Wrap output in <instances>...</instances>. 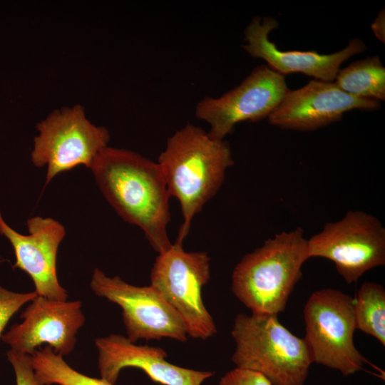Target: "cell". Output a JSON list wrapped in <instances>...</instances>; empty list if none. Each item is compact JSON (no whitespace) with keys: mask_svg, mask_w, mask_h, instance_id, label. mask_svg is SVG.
<instances>
[{"mask_svg":"<svg viewBox=\"0 0 385 385\" xmlns=\"http://www.w3.org/2000/svg\"><path fill=\"white\" fill-rule=\"evenodd\" d=\"M31 161L47 166L45 187L58 174L83 165L91 169L110 140L108 130L93 125L81 105L52 111L38 123Z\"/></svg>","mask_w":385,"mask_h":385,"instance_id":"7","label":"cell"},{"mask_svg":"<svg viewBox=\"0 0 385 385\" xmlns=\"http://www.w3.org/2000/svg\"><path fill=\"white\" fill-rule=\"evenodd\" d=\"M29 235L13 230L3 220L0 212V234L13 247L16 262L14 268L26 272L34 282L38 296L66 301L68 294L58 280L56 256L66 235L65 227L51 217H33L27 220Z\"/></svg>","mask_w":385,"mask_h":385,"instance_id":"13","label":"cell"},{"mask_svg":"<svg viewBox=\"0 0 385 385\" xmlns=\"http://www.w3.org/2000/svg\"><path fill=\"white\" fill-rule=\"evenodd\" d=\"M334 83L349 95L385 100V68L378 56L354 61L340 69Z\"/></svg>","mask_w":385,"mask_h":385,"instance_id":"16","label":"cell"},{"mask_svg":"<svg viewBox=\"0 0 385 385\" xmlns=\"http://www.w3.org/2000/svg\"><path fill=\"white\" fill-rule=\"evenodd\" d=\"M31 360L35 377L42 385H115L77 371L49 346L36 350Z\"/></svg>","mask_w":385,"mask_h":385,"instance_id":"18","label":"cell"},{"mask_svg":"<svg viewBox=\"0 0 385 385\" xmlns=\"http://www.w3.org/2000/svg\"><path fill=\"white\" fill-rule=\"evenodd\" d=\"M371 29L375 36L382 43L385 42V12L381 9L371 25Z\"/></svg>","mask_w":385,"mask_h":385,"instance_id":"22","label":"cell"},{"mask_svg":"<svg viewBox=\"0 0 385 385\" xmlns=\"http://www.w3.org/2000/svg\"><path fill=\"white\" fill-rule=\"evenodd\" d=\"M304 339L314 362L348 376L368 361L354 344L356 328L353 298L339 289L313 292L304 307Z\"/></svg>","mask_w":385,"mask_h":385,"instance_id":"6","label":"cell"},{"mask_svg":"<svg viewBox=\"0 0 385 385\" xmlns=\"http://www.w3.org/2000/svg\"><path fill=\"white\" fill-rule=\"evenodd\" d=\"M233 163L227 141L212 138L190 123L168 139L158 163L170 196L180 205L183 221L176 242L183 243L194 217L219 190Z\"/></svg>","mask_w":385,"mask_h":385,"instance_id":"2","label":"cell"},{"mask_svg":"<svg viewBox=\"0 0 385 385\" xmlns=\"http://www.w3.org/2000/svg\"><path fill=\"white\" fill-rule=\"evenodd\" d=\"M91 170L109 204L125 222L143 230L158 254L171 247L167 232L170 196L158 162L108 146Z\"/></svg>","mask_w":385,"mask_h":385,"instance_id":"1","label":"cell"},{"mask_svg":"<svg viewBox=\"0 0 385 385\" xmlns=\"http://www.w3.org/2000/svg\"><path fill=\"white\" fill-rule=\"evenodd\" d=\"M308 256L334 262L348 284L367 271L385 265V228L371 214L350 210L339 220L328 222L307 240Z\"/></svg>","mask_w":385,"mask_h":385,"instance_id":"8","label":"cell"},{"mask_svg":"<svg viewBox=\"0 0 385 385\" xmlns=\"http://www.w3.org/2000/svg\"><path fill=\"white\" fill-rule=\"evenodd\" d=\"M380 106L379 101L344 92L334 82L314 79L300 88L288 89L267 120L282 129L311 131L341 120L349 111H372Z\"/></svg>","mask_w":385,"mask_h":385,"instance_id":"12","label":"cell"},{"mask_svg":"<svg viewBox=\"0 0 385 385\" xmlns=\"http://www.w3.org/2000/svg\"><path fill=\"white\" fill-rule=\"evenodd\" d=\"M356 328L371 335L385 346V289L376 282H365L353 299Z\"/></svg>","mask_w":385,"mask_h":385,"instance_id":"17","label":"cell"},{"mask_svg":"<svg viewBox=\"0 0 385 385\" xmlns=\"http://www.w3.org/2000/svg\"><path fill=\"white\" fill-rule=\"evenodd\" d=\"M288 89L284 76L267 65H260L239 86L220 97H205L200 101L195 114L210 125L211 138L224 140L238 123L267 118Z\"/></svg>","mask_w":385,"mask_h":385,"instance_id":"10","label":"cell"},{"mask_svg":"<svg viewBox=\"0 0 385 385\" xmlns=\"http://www.w3.org/2000/svg\"><path fill=\"white\" fill-rule=\"evenodd\" d=\"M20 317L22 322L11 326L1 339L10 350L30 356L43 344L62 356L69 354L85 322L80 301L53 300L38 295Z\"/></svg>","mask_w":385,"mask_h":385,"instance_id":"11","label":"cell"},{"mask_svg":"<svg viewBox=\"0 0 385 385\" xmlns=\"http://www.w3.org/2000/svg\"><path fill=\"white\" fill-rule=\"evenodd\" d=\"M308 259L301 227L277 233L236 265L232 291L252 314L277 315L285 309Z\"/></svg>","mask_w":385,"mask_h":385,"instance_id":"3","label":"cell"},{"mask_svg":"<svg viewBox=\"0 0 385 385\" xmlns=\"http://www.w3.org/2000/svg\"><path fill=\"white\" fill-rule=\"evenodd\" d=\"M278 26L273 17L255 16L244 31L246 43L242 48L251 56L264 59L270 68L283 76L300 73L316 80L334 82L342 63L366 50L361 39L353 38L344 48L330 54L314 51H282L269 38L270 33Z\"/></svg>","mask_w":385,"mask_h":385,"instance_id":"14","label":"cell"},{"mask_svg":"<svg viewBox=\"0 0 385 385\" xmlns=\"http://www.w3.org/2000/svg\"><path fill=\"white\" fill-rule=\"evenodd\" d=\"M90 287L97 296L121 308L127 338L130 342L164 337L183 342L188 339L182 319L152 286H134L118 276L108 277L96 268Z\"/></svg>","mask_w":385,"mask_h":385,"instance_id":"9","label":"cell"},{"mask_svg":"<svg viewBox=\"0 0 385 385\" xmlns=\"http://www.w3.org/2000/svg\"><path fill=\"white\" fill-rule=\"evenodd\" d=\"M95 344L101 376L113 384L126 367L143 370L153 381L161 385H201L213 376L210 371L173 364L166 360L167 353L162 348L136 345L120 334L97 338Z\"/></svg>","mask_w":385,"mask_h":385,"instance_id":"15","label":"cell"},{"mask_svg":"<svg viewBox=\"0 0 385 385\" xmlns=\"http://www.w3.org/2000/svg\"><path fill=\"white\" fill-rule=\"evenodd\" d=\"M210 258L205 252H186L176 242L159 253L150 272V286L182 319L188 336L206 339L217 332L204 305L202 287L210 278Z\"/></svg>","mask_w":385,"mask_h":385,"instance_id":"5","label":"cell"},{"mask_svg":"<svg viewBox=\"0 0 385 385\" xmlns=\"http://www.w3.org/2000/svg\"><path fill=\"white\" fill-rule=\"evenodd\" d=\"M6 356L14 369L16 385H42L35 377L30 355L9 349Z\"/></svg>","mask_w":385,"mask_h":385,"instance_id":"20","label":"cell"},{"mask_svg":"<svg viewBox=\"0 0 385 385\" xmlns=\"http://www.w3.org/2000/svg\"><path fill=\"white\" fill-rule=\"evenodd\" d=\"M231 334L236 367L259 372L272 385H304L314 362L311 350L304 338L291 333L277 315L239 314Z\"/></svg>","mask_w":385,"mask_h":385,"instance_id":"4","label":"cell"},{"mask_svg":"<svg viewBox=\"0 0 385 385\" xmlns=\"http://www.w3.org/2000/svg\"><path fill=\"white\" fill-rule=\"evenodd\" d=\"M38 296L34 292L26 293L15 292L0 285V338L11 318L28 302H31Z\"/></svg>","mask_w":385,"mask_h":385,"instance_id":"19","label":"cell"},{"mask_svg":"<svg viewBox=\"0 0 385 385\" xmlns=\"http://www.w3.org/2000/svg\"><path fill=\"white\" fill-rule=\"evenodd\" d=\"M219 385H272V384L259 372L235 367L221 377Z\"/></svg>","mask_w":385,"mask_h":385,"instance_id":"21","label":"cell"}]
</instances>
